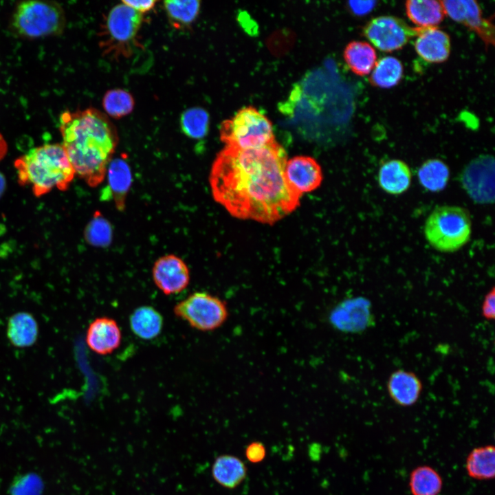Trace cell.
Wrapping results in <instances>:
<instances>
[{"label":"cell","mask_w":495,"mask_h":495,"mask_svg":"<svg viewBox=\"0 0 495 495\" xmlns=\"http://www.w3.org/2000/svg\"><path fill=\"white\" fill-rule=\"evenodd\" d=\"M111 196L118 209H123L126 193L131 183V174L128 164L122 159L110 162L106 175Z\"/></svg>","instance_id":"obj_25"},{"label":"cell","mask_w":495,"mask_h":495,"mask_svg":"<svg viewBox=\"0 0 495 495\" xmlns=\"http://www.w3.org/2000/svg\"><path fill=\"white\" fill-rule=\"evenodd\" d=\"M472 219L465 208L454 205L437 206L427 217L424 234L428 244L443 253L459 251L470 241Z\"/></svg>","instance_id":"obj_4"},{"label":"cell","mask_w":495,"mask_h":495,"mask_svg":"<svg viewBox=\"0 0 495 495\" xmlns=\"http://www.w3.org/2000/svg\"><path fill=\"white\" fill-rule=\"evenodd\" d=\"M408 19L421 28L437 27L445 16L440 1L434 0H409L405 3Z\"/></svg>","instance_id":"obj_22"},{"label":"cell","mask_w":495,"mask_h":495,"mask_svg":"<svg viewBox=\"0 0 495 495\" xmlns=\"http://www.w3.org/2000/svg\"><path fill=\"white\" fill-rule=\"evenodd\" d=\"M343 56L350 69L360 76L370 74L377 62L375 49L365 41L350 42L346 46Z\"/></svg>","instance_id":"obj_23"},{"label":"cell","mask_w":495,"mask_h":495,"mask_svg":"<svg viewBox=\"0 0 495 495\" xmlns=\"http://www.w3.org/2000/svg\"><path fill=\"white\" fill-rule=\"evenodd\" d=\"M129 325L132 332L138 338L149 340L158 336L163 328L162 314L151 306L136 308L130 315Z\"/></svg>","instance_id":"obj_21"},{"label":"cell","mask_w":495,"mask_h":495,"mask_svg":"<svg viewBox=\"0 0 495 495\" xmlns=\"http://www.w3.org/2000/svg\"><path fill=\"white\" fill-rule=\"evenodd\" d=\"M65 23L62 6L51 1H21L16 6L11 19L14 32L32 39L59 35L63 33Z\"/></svg>","instance_id":"obj_5"},{"label":"cell","mask_w":495,"mask_h":495,"mask_svg":"<svg viewBox=\"0 0 495 495\" xmlns=\"http://www.w3.org/2000/svg\"><path fill=\"white\" fill-rule=\"evenodd\" d=\"M10 490V495H42L43 483L37 474L28 473L15 478Z\"/></svg>","instance_id":"obj_33"},{"label":"cell","mask_w":495,"mask_h":495,"mask_svg":"<svg viewBox=\"0 0 495 495\" xmlns=\"http://www.w3.org/2000/svg\"><path fill=\"white\" fill-rule=\"evenodd\" d=\"M122 333L117 322L109 317H99L89 325L85 341L94 353L105 355L113 353L120 345Z\"/></svg>","instance_id":"obj_15"},{"label":"cell","mask_w":495,"mask_h":495,"mask_svg":"<svg viewBox=\"0 0 495 495\" xmlns=\"http://www.w3.org/2000/svg\"><path fill=\"white\" fill-rule=\"evenodd\" d=\"M142 21V14L124 3L113 7L102 32L100 43L104 54L114 57L130 55Z\"/></svg>","instance_id":"obj_7"},{"label":"cell","mask_w":495,"mask_h":495,"mask_svg":"<svg viewBox=\"0 0 495 495\" xmlns=\"http://www.w3.org/2000/svg\"><path fill=\"white\" fill-rule=\"evenodd\" d=\"M386 389L390 399L397 405L409 407L419 400L423 384L417 375L403 368L393 371L388 377Z\"/></svg>","instance_id":"obj_17"},{"label":"cell","mask_w":495,"mask_h":495,"mask_svg":"<svg viewBox=\"0 0 495 495\" xmlns=\"http://www.w3.org/2000/svg\"><path fill=\"white\" fill-rule=\"evenodd\" d=\"M450 177L448 166L441 160L428 159L417 170L420 185L431 192H439L447 186Z\"/></svg>","instance_id":"obj_24"},{"label":"cell","mask_w":495,"mask_h":495,"mask_svg":"<svg viewBox=\"0 0 495 495\" xmlns=\"http://www.w3.org/2000/svg\"><path fill=\"white\" fill-rule=\"evenodd\" d=\"M329 319L336 329L346 333L362 332L375 324L371 301L362 296L340 302Z\"/></svg>","instance_id":"obj_12"},{"label":"cell","mask_w":495,"mask_h":495,"mask_svg":"<svg viewBox=\"0 0 495 495\" xmlns=\"http://www.w3.org/2000/svg\"><path fill=\"white\" fill-rule=\"evenodd\" d=\"M287 161L276 141L249 149L226 146L210 173L214 200L235 217L273 224L294 210L301 197L287 181Z\"/></svg>","instance_id":"obj_1"},{"label":"cell","mask_w":495,"mask_h":495,"mask_svg":"<svg viewBox=\"0 0 495 495\" xmlns=\"http://www.w3.org/2000/svg\"><path fill=\"white\" fill-rule=\"evenodd\" d=\"M85 238L92 245L107 246L111 239L110 224L101 214H95L85 230Z\"/></svg>","instance_id":"obj_32"},{"label":"cell","mask_w":495,"mask_h":495,"mask_svg":"<svg viewBox=\"0 0 495 495\" xmlns=\"http://www.w3.org/2000/svg\"><path fill=\"white\" fill-rule=\"evenodd\" d=\"M8 152V144L7 142L3 136V135L0 133V160H1L6 155Z\"/></svg>","instance_id":"obj_38"},{"label":"cell","mask_w":495,"mask_h":495,"mask_svg":"<svg viewBox=\"0 0 495 495\" xmlns=\"http://www.w3.org/2000/svg\"><path fill=\"white\" fill-rule=\"evenodd\" d=\"M21 186H30L39 197L56 188L65 191L76 175L61 144H46L30 149L14 163Z\"/></svg>","instance_id":"obj_3"},{"label":"cell","mask_w":495,"mask_h":495,"mask_svg":"<svg viewBox=\"0 0 495 495\" xmlns=\"http://www.w3.org/2000/svg\"><path fill=\"white\" fill-rule=\"evenodd\" d=\"M460 182L469 197L475 203H494V157L490 155H482L470 162L460 175Z\"/></svg>","instance_id":"obj_10"},{"label":"cell","mask_w":495,"mask_h":495,"mask_svg":"<svg viewBox=\"0 0 495 495\" xmlns=\"http://www.w3.org/2000/svg\"><path fill=\"white\" fill-rule=\"evenodd\" d=\"M481 316L487 320L495 318V289L492 287L485 295L481 305Z\"/></svg>","instance_id":"obj_35"},{"label":"cell","mask_w":495,"mask_h":495,"mask_svg":"<svg viewBox=\"0 0 495 495\" xmlns=\"http://www.w3.org/2000/svg\"><path fill=\"white\" fill-rule=\"evenodd\" d=\"M376 3L375 1H351L349 2V6L355 15L364 16L373 10Z\"/></svg>","instance_id":"obj_36"},{"label":"cell","mask_w":495,"mask_h":495,"mask_svg":"<svg viewBox=\"0 0 495 495\" xmlns=\"http://www.w3.org/2000/svg\"><path fill=\"white\" fill-rule=\"evenodd\" d=\"M105 111L112 118H120L130 113L134 107L132 96L123 89L108 91L103 98Z\"/></svg>","instance_id":"obj_31"},{"label":"cell","mask_w":495,"mask_h":495,"mask_svg":"<svg viewBox=\"0 0 495 495\" xmlns=\"http://www.w3.org/2000/svg\"><path fill=\"white\" fill-rule=\"evenodd\" d=\"M362 33L376 48L385 52L402 49L417 34V28L393 16H380L370 20Z\"/></svg>","instance_id":"obj_9"},{"label":"cell","mask_w":495,"mask_h":495,"mask_svg":"<svg viewBox=\"0 0 495 495\" xmlns=\"http://www.w3.org/2000/svg\"><path fill=\"white\" fill-rule=\"evenodd\" d=\"M152 276L156 287L165 295L179 294L190 283V272L186 263L174 254L159 258L153 266Z\"/></svg>","instance_id":"obj_13"},{"label":"cell","mask_w":495,"mask_h":495,"mask_svg":"<svg viewBox=\"0 0 495 495\" xmlns=\"http://www.w3.org/2000/svg\"><path fill=\"white\" fill-rule=\"evenodd\" d=\"M209 116L208 113L199 107L185 111L181 117L182 131L189 138L199 139L208 133Z\"/></svg>","instance_id":"obj_30"},{"label":"cell","mask_w":495,"mask_h":495,"mask_svg":"<svg viewBox=\"0 0 495 495\" xmlns=\"http://www.w3.org/2000/svg\"><path fill=\"white\" fill-rule=\"evenodd\" d=\"M6 186V182L5 177L0 172V197L3 194L5 189Z\"/></svg>","instance_id":"obj_39"},{"label":"cell","mask_w":495,"mask_h":495,"mask_svg":"<svg viewBox=\"0 0 495 495\" xmlns=\"http://www.w3.org/2000/svg\"><path fill=\"white\" fill-rule=\"evenodd\" d=\"M62 145L76 174L90 187L100 184L118 144L113 124L100 111H65L60 116Z\"/></svg>","instance_id":"obj_2"},{"label":"cell","mask_w":495,"mask_h":495,"mask_svg":"<svg viewBox=\"0 0 495 495\" xmlns=\"http://www.w3.org/2000/svg\"><path fill=\"white\" fill-rule=\"evenodd\" d=\"M219 133L226 146L241 149L258 148L275 141L271 122L253 107L243 108L223 121Z\"/></svg>","instance_id":"obj_6"},{"label":"cell","mask_w":495,"mask_h":495,"mask_svg":"<svg viewBox=\"0 0 495 495\" xmlns=\"http://www.w3.org/2000/svg\"><path fill=\"white\" fill-rule=\"evenodd\" d=\"M124 5L130 7L141 14L151 10L154 8L155 1H122Z\"/></svg>","instance_id":"obj_37"},{"label":"cell","mask_w":495,"mask_h":495,"mask_svg":"<svg viewBox=\"0 0 495 495\" xmlns=\"http://www.w3.org/2000/svg\"><path fill=\"white\" fill-rule=\"evenodd\" d=\"M173 312L191 327L201 331L219 329L229 316L227 303L206 292L190 294L175 305Z\"/></svg>","instance_id":"obj_8"},{"label":"cell","mask_w":495,"mask_h":495,"mask_svg":"<svg viewBox=\"0 0 495 495\" xmlns=\"http://www.w3.org/2000/svg\"><path fill=\"white\" fill-rule=\"evenodd\" d=\"M403 74L404 67L401 61L393 56H385L376 62L369 82L375 87L392 88L399 84Z\"/></svg>","instance_id":"obj_27"},{"label":"cell","mask_w":495,"mask_h":495,"mask_svg":"<svg viewBox=\"0 0 495 495\" xmlns=\"http://www.w3.org/2000/svg\"><path fill=\"white\" fill-rule=\"evenodd\" d=\"M6 335L10 343L16 347L31 346L38 338V323L30 313H15L8 319Z\"/></svg>","instance_id":"obj_19"},{"label":"cell","mask_w":495,"mask_h":495,"mask_svg":"<svg viewBox=\"0 0 495 495\" xmlns=\"http://www.w3.org/2000/svg\"><path fill=\"white\" fill-rule=\"evenodd\" d=\"M442 485L440 475L429 466L417 467L410 476L409 486L412 495H437Z\"/></svg>","instance_id":"obj_28"},{"label":"cell","mask_w":495,"mask_h":495,"mask_svg":"<svg viewBox=\"0 0 495 495\" xmlns=\"http://www.w3.org/2000/svg\"><path fill=\"white\" fill-rule=\"evenodd\" d=\"M445 14L474 32L486 47L494 44V27L490 19L482 17L479 5L474 0L441 1Z\"/></svg>","instance_id":"obj_11"},{"label":"cell","mask_w":495,"mask_h":495,"mask_svg":"<svg viewBox=\"0 0 495 495\" xmlns=\"http://www.w3.org/2000/svg\"><path fill=\"white\" fill-rule=\"evenodd\" d=\"M211 472L214 480L227 489L236 488L247 476V468L244 463L237 456L230 454H223L217 457Z\"/></svg>","instance_id":"obj_20"},{"label":"cell","mask_w":495,"mask_h":495,"mask_svg":"<svg viewBox=\"0 0 495 495\" xmlns=\"http://www.w3.org/2000/svg\"><path fill=\"white\" fill-rule=\"evenodd\" d=\"M245 455L250 463H261L266 456L265 447L263 443L260 441H252L246 446Z\"/></svg>","instance_id":"obj_34"},{"label":"cell","mask_w":495,"mask_h":495,"mask_svg":"<svg viewBox=\"0 0 495 495\" xmlns=\"http://www.w3.org/2000/svg\"><path fill=\"white\" fill-rule=\"evenodd\" d=\"M468 474L478 480H489L495 475V449L492 445L476 448L466 459Z\"/></svg>","instance_id":"obj_26"},{"label":"cell","mask_w":495,"mask_h":495,"mask_svg":"<svg viewBox=\"0 0 495 495\" xmlns=\"http://www.w3.org/2000/svg\"><path fill=\"white\" fill-rule=\"evenodd\" d=\"M417 28L415 50L424 60L431 63H441L448 58L450 54V38L437 27Z\"/></svg>","instance_id":"obj_16"},{"label":"cell","mask_w":495,"mask_h":495,"mask_svg":"<svg viewBox=\"0 0 495 495\" xmlns=\"http://www.w3.org/2000/svg\"><path fill=\"white\" fill-rule=\"evenodd\" d=\"M285 175L291 187L301 195L317 188L322 180L320 165L309 156H296L287 161Z\"/></svg>","instance_id":"obj_14"},{"label":"cell","mask_w":495,"mask_h":495,"mask_svg":"<svg viewBox=\"0 0 495 495\" xmlns=\"http://www.w3.org/2000/svg\"><path fill=\"white\" fill-rule=\"evenodd\" d=\"M164 7L171 23L175 28L189 25L198 15L199 1H166Z\"/></svg>","instance_id":"obj_29"},{"label":"cell","mask_w":495,"mask_h":495,"mask_svg":"<svg viewBox=\"0 0 495 495\" xmlns=\"http://www.w3.org/2000/svg\"><path fill=\"white\" fill-rule=\"evenodd\" d=\"M411 182V169L403 160L398 159L387 160L378 170V185L387 194L402 195L409 189Z\"/></svg>","instance_id":"obj_18"}]
</instances>
